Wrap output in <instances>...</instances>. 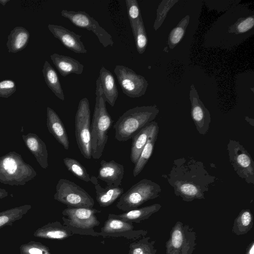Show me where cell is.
Returning <instances> with one entry per match:
<instances>
[{
	"mask_svg": "<svg viewBox=\"0 0 254 254\" xmlns=\"http://www.w3.org/2000/svg\"><path fill=\"white\" fill-rule=\"evenodd\" d=\"M47 127L56 140L68 150L69 141L64 125L57 113L49 107L47 108Z\"/></svg>",
	"mask_w": 254,
	"mask_h": 254,
	"instance_id": "ac0fdd59",
	"label": "cell"
},
{
	"mask_svg": "<svg viewBox=\"0 0 254 254\" xmlns=\"http://www.w3.org/2000/svg\"><path fill=\"white\" fill-rule=\"evenodd\" d=\"M127 13L130 24L142 17L140 8L136 0H126Z\"/></svg>",
	"mask_w": 254,
	"mask_h": 254,
	"instance_id": "8d00e7d4",
	"label": "cell"
},
{
	"mask_svg": "<svg viewBox=\"0 0 254 254\" xmlns=\"http://www.w3.org/2000/svg\"><path fill=\"white\" fill-rule=\"evenodd\" d=\"M30 38L29 31L22 26H16L7 37L6 46L10 53H16L23 50L27 45Z\"/></svg>",
	"mask_w": 254,
	"mask_h": 254,
	"instance_id": "cb8c5ba5",
	"label": "cell"
},
{
	"mask_svg": "<svg viewBox=\"0 0 254 254\" xmlns=\"http://www.w3.org/2000/svg\"><path fill=\"white\" fill-rule=\"evenodd\" d=\"M253 215L249 209H242L235 218L232 232L239 236L247 234L253 226Z\"/></svg>",
	"mask_w": 254,
	"mask_h": 254,
	"instance_id": "83f0119b",
	"label": "cell"
},
{
	"mask_svg": "<svg viewBox=\"0 0 254 254\" xmlns=\"http://www.w3.org/2000/svg\"><path fill=\"white\" fill-rule=\"evenodd\" d=\"M50 58L56 68L64 77L72 73L80 75L83 72V65L70 57L54 53L50 56Z\"/></svg>",
	"mask_w": 254,
	"mask_h": 254,
	"instance_id": "44dd1931",
	"label": "cell"
},
{
	"mask_svg": "<svg viewBox=\"0 0 254 254\" xmlns=\"http://www.w3.org/2000/svg\"><path fill=\"white\" fill-rule=\"evenodd\" d=\"M22 137L26 146L34 155L40 166L43 169H47L48 167V154L45 143L34 133L23 134Z\"/></svg>",
	"mask_w": 254,
	"mask_h": 254,
	"instance_id": "e0dca14e",
	"label": "cell"
},
{
	"mask_svg": "<svg viewBox=\"0 0 254 254\" xmlns=\"http://www.w3.org/2000/svg\"><path fill=\"white\" fill-rule=\"evenodd\" d=\"M159 112L156 105L137 106L125 112L114 125L115 138L126 141L153 121Z\"/></svg>",
	"mask_w": 254,
	"mask_h": 254,
	"instance_id": "3957f363",
	"label": "cell"
},
{
	"mask_svg": "<svg viewBox=\"0 0 254 254\" xmlns=\"http://www.w3.org/2000/svg\"><path fill=\"white\" fill-rule=\"evenodd\" d=\"M10 0H0V3L3 6H4L6 4L9 2Z\"/></svg>",
	"mask_w": 254,
	"mask_h": 254,
	"instance_id": "60d3db41",
	"label": "cell"
},
{
	"mask_svg": "<svg viewBox=\"0 0 254 254\" xmlns=\"http://www.w3.org/2000/svg\"><path fill=\"white\" fill-rule=\"evenodd\" d=\"M138 53L143 54L147 47L148 38L142 17L130 24Z\"/></svg>",
	"mask_w": 254,
	"mask_h": 254,
	"instance_id": "f546056e",
	"label": "cell"
},
{
	"mask_svg": "<svg viewBox=\"0 0 254 254\" xmlns=\"http://www.w3.org/2000/svg\"><path fill=\"white\" fill-rule=\"evenodd\" d=\"M114 72L125 95L134 98L145 94L148 83L144 76L137 74L132 69L123 65H116Z\"/></svg>",
	"mask_w": 254,
	"mask_h": 254,
	"instance_id": "8fae6325",
	"label": "cell"
},
{
	"mask_svg": "<svg viewBox=\"0 0 254 254\" xmlns=\"http://www.w3.org/2000/svg\"><path fill=\"white\" fill-rule=\"evenodd\" d=\"M61 14L76 27L93 32L104 48L108 46H113L114 43L112 36L99 25L97 21L85 11L63 9Z\"/></svg>",
	"mask_w": 254,
	"mask_h": 254,
	"instance_id": "7c38bea8",
	"label": "cell"
},
{
	"mask_svg": "<svg viewBox=\"0 0 254 254\" xmlns=\"http://www.w3.org/2000/svg\"><path fill=\"white\" fill-rule=\"evenodd\" d=\"M162 177L173 187L175 195L187 202L204 199L205 192L215 180L202 162L185 157L175 159L170 173Z\"/></svg>",
	"mask_w": 254,
	"mask_h": 254,
	"instance_id": "6da1fadb",
	"label": "cell"
},
{
	"mask_svg": "<svg viewBox=\"0 0 254 254\" xmlns=\"http://www.w3.org/2000/svg\"><path fill=\"white\" fill-rule=\"evenodd\" d=\"M48 28L54 37L60 40L67 49L77 54L87 52L81 40V35L77 34L61 25L49 24Z\"/></svg>",
	"mask_w": 254,
	"mask_h": 254,
	"instance_id": "9a60e30c",
	"label": "cell"
},
{
	"mask_svg": "<svg viewBox=\"0 0 254 254\" xmlns=\"http://www.w3.org/2000/svg\"><path fill=\"white\" fill-rule=\"evenodd\" d=\"M32 208L30 204H25L0 212V229L21 219Z\"/></svg>",
	"mask_w": 254,
	"mask_h": 254,
	"instance_id": "f1b7e54d",
	"label": "cell"
},
{
	"mask_svg": "<svg viewBox=\"0 0 254 254\" xmlns=\"http://www.w3.org/2000/svg\"><path fill=\"white\" fill-rule=\"evenodd\" d=\"M162 206L159 203L136 208L120 214L110 213L108 217L119 219L132 223H140L148 219L152 214L158 212Z\"/></svg>",
	"mask_w": 254,
	"mask_h": 254,
	"instance_id": "7402d4cb",
	"label": "cell"
},
{
	"mask_svg": "<svg viewBox=\"0 0 254 254\" xmlns=\"http://www.w3.org/2000/svg\"><path fill=\"white\" fill-rule=\"evenodd\" d=\"M161 192L159 184L144 179L124 192L120 197L116 206L125 212L135 209L144 202L159 197Z\"/></svg>",
	"mask_w": 254,
	"mask_h": 254,
	"instance_id": "8992f818",
	"label": "cell"
},
{
	"mask_svg": "<svg viewBox=\"0 0 254 254\" xmlns=\"http://www.w3.org/2000/svg\"><path fill=\"white\" fill-rule=\"evenodd\" d=\"M245 254H254V242L252 241L248 246Z\"/></svg>",
	"mask_w": 254,
	"mask_h": 254,
	"instance_id": "f35d334b",
	"label": "cell"
},
{
	"mask_svg": "<svg viewBox=\"0 0 254 254\" xmlns=\"http://www.w3.org/2000/svg\"><path fill=\"white\" fill-rule=\"evenodd\" d=\"M97 80L101 85L106 102L113 107L119 95L113 74L104 66H102L100 70L99 76Z\"/></svg>",
	"mask_w": 254,
	"mask_h": 254,
	"instance_id": "d6986e66",
	"label": "cell"
},
{
	"mask_svg": "<svg viewBox=\"0 0 254 254\" xmlns=\"http://www.w3.org/2000/svg\"><path fill=\"white\" fill-rule=\"evenodd\" d=\"M95 105L91 124V157L99 159L108 140V131L113 121L107 111L106 100L98 80L96 82Z\"/></svg>",
	"mask_w": 254,
	"mask_h": 254,
	"instance_id": "7a4b0ae2",
	"label": "cell"
},
{
	"mask_svg": "<svg viewBox=\"0 0 254 254\" xmlns=\"http://www.w3.org/2000/svg\"><path fill=\"white\" fill-rule=\"evenodd\" d=\"M42 72L48 87L58 98L64 101V96L58 73L47 61L43 65Z\"/></svg>",
	"mask_w": 254,
	"mask_h": 254,
	"instance_id": "4316f807",
	"label": "cell"
},
{
	"mask_svg": "<svg viewBox=\"0 0 254 254\" xmlns=\"http://www.w3.org/2000/svg\"><path fill=\"white\" fill-rule=\"evenodd\" d=\"M100 164L98 178L106 182L107 187H119L124 174L123 165L114 160L106 161L105 160H102Z\"/></svg>",
	"mask_w": 254,
	"mask_h": 254,
	"instance_id": "2e32d148",
	"label": "cell"
},
{
	"mask_svg": "<svg viewBox=\"0 0 254 254\" xmlns=\"http://www.w3.org/2000/svg\"><path fill=\"white\" fill-rule=\"evenodd\" d=\"M36 176V171L24 161L20 154L10 151L0 157V183L24 186Z\"/></svg>",
	"mask_w": 254,
	"mask_h": 254,
	"instance_id": "277c9868",
	"label": "cell"
},
{
	"mask_svg": "<svg viewBox=\"0 0 254 254\" xmlns=\"http://www.w3.org/2000/svg\"><path fill=\"white\" fill-rule=\"evenodd\" d=\"M157 122L152 121L141 128L131 138L130 160L134 164L147 142L148 138Z\"/></svg>",
	"mask_w": 254,
	"mask_h": 254,
	"instance_id": "d4e9b609",
	"label": "cell"
},
{
	"mask_svg": "<svg viewBox=\"0 0 254 254\" xmlns=\"http://www.w3.org/2000/svg\"><path fill=\"white\" fill-rule=\"evenodd\" d=\"M54 198L67 207L92 208L93 198L82 188L69 180L61 179L56 186Z\"/></svg>",
	"mask_w": 254,
	"mask_h": 254,
	"instance_id": "ba28073f",
	"label": "cell"
},
{
	"mask_svg": "<svg viewBox=\"0 0 254 254\" xmlns=\"http://www.w3.org/2000/svg\"><path fill=\"white\" fill-rule=\"evenodd\" d=\"M19 252L20 254H52L47 246L34 241L21 245Z\"/></svg>",
	"mask_w": 254,
	"mask_h": 254,
	"instance_id": "836d02e7",
	"label": "cell"
},
{
	"mask_svg": "<svg viewBox=\"0 0 254 254\" xmlns=\"http://www.w3.org/2000/svg\"><path fill=\"white\" fill-rule=\"evenodd\" d=\"M196 234L192 227L177 221L166 243L165 254H192L196 247Z\"/></svg>",
	"mask_w": 254,
	"mask_h": 254,
	"instance_id": "52a82bcc",
	"label": "cell"
},
{
	"mask_svg": "<svg viewBox=\"0 0 254 254\" xmlns=\"http://www.w3.org/2000/svg\"><path fill=\"white\" fill-rule=\"evenodd\" d=\"M158 132L159 127L157 123L154 127L138 159L135 164L133 170V177H135L141 172L151 156Z\"/></svg>",
	"mask_w": 254,
	"mask_h": 254,
	"instance_id": "484cf974",
	"label": "cell"
},
{
	"mask_svg": "<svg viewBox=\"0 0 254 254\" xmlns=\"http://www.w3.org/2000/svg\"><path fill=\"white\" fill-rule=\"evenodd\" d=\"M8 195V192L5 189L0 188V199L6 197Z\"/></svg>",
	"mask_w": 254,
	"mask_h": 254,
	"instance_id": "ab89813d",
	"label": "cell"
},
{
	"mask_svg": "<svg viewBox=\"0 0 254 254\" xmlns=\"http://www.w3.org/2000/svg\"><path fill=\"white\" fill-rule=\"evenodd\" d=\"M178 1V0H164L161 2L157 9L156 18L153 25V28L155 31L163 23L169 10Z\"/></svg>",
	"mask_w": 254,
	"mask_h": 254,
	"instance_id": "e575fe53",
	"label": "cell"
},
{
	"mask_svg": "<svg viewBox=\"0 0 254 254\" xmlns=\"http://www.w3.org/2000/svg\"><path fill=\"white\" fill-rule=\"evenodd\" d=\"M16 83L11 79L0 81V97L7 98L16 91Z\"/></svg>",
	"mask_w": 254,
	"mask_h": 254,
	"instance_id": "74e56055",
	"label": "cell"
},
{
	"mask_svg": "<svg viewBox=\"0 0 254 254\" xmlns=\"http://www.w3.org/2000/svg\"><path fill=\"white\" fill-rule=\"evenodd\" d=\"M101 212L95 208L67 207L62 212L63 225L67 226L73 235L98 237L94 228L100 223L95 214Z\"/></svg>",
	"mask_w": 254,
	"mask_h": 254,
	"instance_id": "5b68a950",
	"label": "cell"
},
{
	"mask_svg": "<svg viewBox=\"0 0 254 254\" xmlns=\"http://www.w3.org/2000/svg\"><path fill=\"white\" fill-rule=\"evenodd\" d=\"M155 243L150 237H142L130 244L128 254H156Z\"/></svg>",
	"mask_w": 254,
	"mask_h": 254,
	"instance_id": "4dcf8cb0",
	"label": "cell"
},
{
	"mask_svg": "<svg viewBox=\"0 0 254 254\" xmlns=\"http://www.w3.org/2000/svg\"><path fill=\"white\" fill-rule=\"evenodd\" d=\"M89 102L86 97L79 102L75 118V137L78 147L83 157L91 158V121Z\"/></svg>",
	"mask_w": 254,
	"mask_h": 254,
	"instance_id": "9c48e42d",
	"label": "cell"
},
{
	"mask_svg": "<svg viewBox=\"0 0 254 254\" xmlns=\"http://www.w3.org/2000/svg\"><path fill=\"white\" fill-rule=\"evenodd\" d=\"M34 237L39 238L62 240L73 235L66 226L60 222H49L37 229L34 233Z\"/></svg>",
	"mask_w": 254,
	"mask_h": 254,
	"instance_id": "ffe728a7",
	"label": "cell"
},
{
	"mask_svg": "<svg viewBox=\"0 0 254 254\" xmlns=\"http://www.w3.org/2000/svg\"><path fill=\"white\" fill-rule=\"evenodd\" d=\"M230 162L237 174L248 184L254 185V162L239 141L230 139L227 145Z\"/></svg>",
	"mask_w": 254,
	"mask_h": 254,
	"instance_id": "30bf717a",
	"label": "cell"
},
{
	"mask_svg": "<svg viewBox=\"0 0 254 254\" xmlns=\"http://www.w3.org/2000/svg\"><path fill=\"white\" fill-rule=\"evenodd\" d=\"M90 182L95 185L96 200L101 207H105L111 205L124 193L123 188L119 187H107L103 188L95 176L91 177Z\"/></svg>",
	"mask_w": 254,
	"mask_h": 254,
	"instance_id": "603a6c76",
	"label": "cell"
},
{
	"mask_svg": "<svg viewBox=\"0 0 254 254\" xmlns=\"http://www.w3.org/2000/svg\"><path fill=\"white\" fill-rule=\"evenodd\" d=\"M98 235L106 237H124L127 239L136 240L145 236L147 231L134 230L133 223L119 219L108 217Z\"/></svg>",
	"mask_w": 254,
	"mask_h": 254,
	"instance_id": "4fadbf2b",
	"label": "cell"
},
{
	"mask_svg": "<svg viewBox=\"0 0 254 254\" xmlns=\"http://www.w3.org/2000/svg\"><path fill=\"white\" fill-rule=\"evenodd\" d=\"M64 162L67 170L76 177L86 182L91 181V178L86 169L78 161L66 157L64 159Z\"/></svg>",
	"mask_w": 254,
	"mask_h": 254,
	"instance_id": "d6a6232c",
	"label": "cell"
},
{
	"mask_svg": "<svg viewBox=\"0 0 254 254\" xmlns=\"http://www.w3.org/2000/svg\"><path fill=\"white\" fill-rule=\"evenodd\" d=\"M190 100L191 104V117L198 132L204 135L208 132L211 123V115L199 99L193 84L190 87Z\"/></svg>",
	"mask_w": 254,
	"mask_h": 254,
	"instance_id": "5bb4252c",
	"label": "cell"
},
{
	"mask_svg": "<svg viewBox=\"0 0 254 254\" xmlns=\"http://www.w3.org/2000/svg\"><path fill=\"white\" fill-rule=\"evenodd\" d=\"M190 19V16L186 15L170 32L167 44L170 49H174L184 37Z\"/></svg>",
	"mask_w": 254,
	"mask_h": 254,
	"instance_id": "1f68e13d",
	"label": "cell"
},
{
	"mask_svg": "<svg viewBox=\"0 0 254 254\" xmlns=\"http://www.w3.org/2000/svg\"><path fill=\"white\" fill-rule=\"evenodd\" d=\"M254 25V18L253 16L246 18H240L228 29V32L235 34L245 33L251 29Z\"/></svg>",
	"mask_w": 254,
	"mask_h": 254,
	"instance_id": "d590c367",
	"label": "cell"
}]
</instances>
